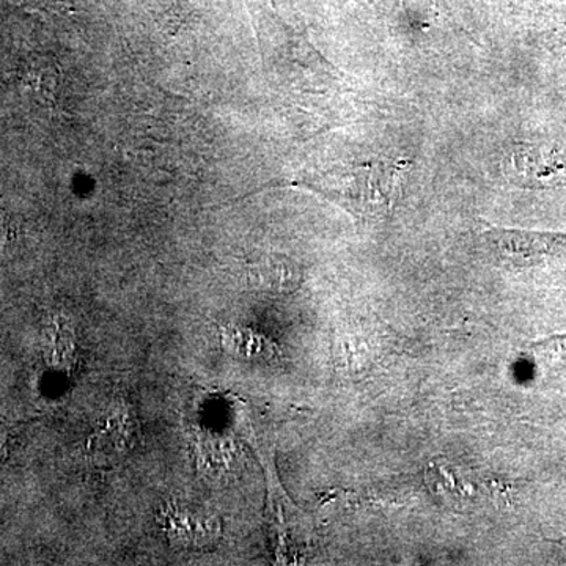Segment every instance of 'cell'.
<instances>
[{
  "mask_svg": "<svg viewBox=\"0 0 566 566\" xmlns=\"http://www.w3.org/2000/svg\"><path fill=\"white\" fill-rule=\"evenodd\" d=\"M7 240V230L6 226H3L2 219H0V251H2L3 244H6Z\"/></svg>",
  "mask_w": 566,
  "mask_h": 566,
  "instance_id": "cell-8",
  "label": "cell"
},
{
  "mask_svg": "<svg viewBox=\"0 0 566 566\" xmlns=\"http://www.w3.org/2000/svg\"><path fill=\"white\" fill-rule=\"evenodd\" d=\"M221 338L223 348L241 359L268 360L277 354V348L266 337L243 327H222Z\"/></svg>",
  "mask_w": 566,
  "mask_h": 566,
  "instance_id": "cell-6",
  "label": "cell"
},
{
  "mask_svg": "<svg viewBox=\"0 0 566 566\" xmlns=\"http://www.w3.org/2000/svg\"><path fill=\"white\" fill-rule=\"evenodd\" d=\"M303 277L300 264L285 255H264L248 268L249 283L260 292L292 293L300 289Z\"/></svg>",
  "mask_w": 566,
  "mask_h": 566,
  "instance_id": "cell-5",
  "label": "cell"
},
{
  "mask_svg": "<svg viewBox=\"0 0 566 566\" xmlns=\"http://www.w3.org/2000/svg\"><path fill=\"white\" fill-rule=\"evenodd\" d=\"M167 542L177 549H203L221 536V520L203 506L189 502H172L159 516Z\"/></svg>",
  "mask_w": 566,
  "mask_h": 566,
  "instance_id": "cell-2",
  "label": "cell"
},
{
  "mask_svg": "<svg viewBox=\"0 0 566 566\" xmlns=\"http://www.w3.org/2000/svg\"><path fill=\"white\" fill-rule=\"evenodd\" d=\"M483 238L501 262L512 266H531L546 256L566 251V234L521 232L490 227Z\"/></svg>",
  "mask_w": 566,
  "mask_h": 566,
  "instance_id": "cell-3",
  "label": "cell"
},
{
  "mask_svg": "<svg viewBox=\"0 0 566 566\" xmlns=\"http://www.w3.org/2000/svg\"><path fill=\"white\" fill-rule=\"evenodd\" d=\"M7 433L6 431H0V452H2L3 446H6Z\"/></svg>",
  "mask_w": 566,
  "mask_h": 566,
  "instance_id": "cell-9",
  "label": "cell"
},
{
  "mask_svg": "<svg viewBox=\"0 0 566 566\" xmlns=\"http://www.w3.org/2000/svg\"><path fill=\"white\" fill-rule=\"evenodd\" d=\"M408 170L405 159L353 164L331 178L326 192L356 218L387 219L400 200Z\"/></svg>",
  "mask_w": 566,
  "mask_h": 566,
  "instance_id": "cell-1",
  "label": "cell"
},
{
  "mask_svg": "<svg viewBox=\"0 0 566 566\" xmlns=\"http://www.w3.org/2000/svg\"><path fill=\"white\" fill-rule=\"evenodd\" d=\"M532 352L543 363L553 365V367L566 365V335H556V337L536 342L532 345Z\"/></svg>",
  "mask_w": 566,
  "mask_h": 566,
  "instance_id": "cell-7",
  "label": "cell"
},
{
  "mask_svg": "<svg viewBox=\"0 0 566 566\" xmlns=\"http://www.w3.org/2000/svg\"><path fill=\"white\" fill-rule=\"evenodd\" d=\"M137 438V419L132 406L126 401L115 403L109 411L98 420L88 436V455L98 463H111L120 460L132 450Z\"/></svg>",
  "mask_w": 566,
  "mask_h": 566,
  "instance_id": "cell-4",
  "label": "cell"
}]
</instances>
